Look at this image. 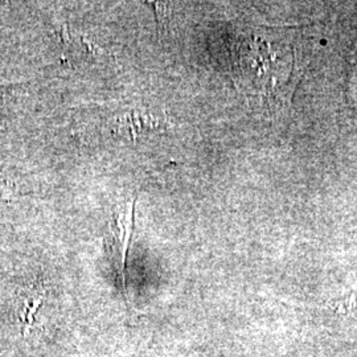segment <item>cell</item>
Wrapping results in <instances>:
<instances>
[{
	"instance_id": "obj_1",
	"label": "cell",
	"mask_w": 357,
	"mask_h": 357,
	"mask_svg": "<svg viewBox=\"0 0 357 357\" xmlns=\"http://www.w3.org/2000/svg\"><path fill=\"white\" fill-rule=\"evenodd\" d=\"M169 128H172V123L165 113L147 107H137L123 112L115 115L112 121L113 132L132 142H137L146 132Z\"/></svg>"
},
{
	"instance_id": "obj_2",
	"label": "cell",
	"mask_w": 357,
	"mask_h": 357,
	"mask_svg": "<svg viewBox=\"0 0 357 357\" xmlns=\"http://www.w3.org/2000/svg\"><path fill=\"white\" fill-rule=\"evenodd\" d=\"M155 11L156 22L159 26V32H163L168 28L169 20H171V13H172V7L169 3H162V1H149Z\"/></svg>"
},
{
	"instance_id": "obj_3",
	"label": "cell",
	"mask_w": 357,
	"mask_h": 357,
	"mask_svg": "<svg viewBox=\"0 0 357 357\" xmlns=\"http://www.w3.org/2000/svg\"><path fill=\"white\" fill-rule=\"evenodd\" d=\"M17 185L11 178L0 174V202H10L16 195Z\"/></svg>"
},
{
	"instance_id": "obj_4",
	"label": "cell",
	"mask_w": 357,
	"mask_h": 357,
	"mask_svg": "<svg viewBox=\"0 0 357 357\" xmlns=\"http://www.w3.org/2000/svg\"><path fill=\"white\" fill-rule=\"evenodd\" d=\"M348 96L351 102L357 105V64L352 66L348 77Z\"/></svg>"
},
{
	"instance_id": "obj_5",
	"label": "cell",
	"mask_w": 357,
	"mask_h": 357,
	"mask_svg": "<svg viewBox=\"0 0 357 357\" xmlns=\"http://www.w3.org/2000/svg\"><path fill=\"white\" fill-rule=\"evenodd\" d=\"M10 94H11V86L0 85V109L8 101Z\"/></svg>"
}]
</instances>
